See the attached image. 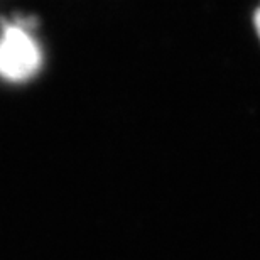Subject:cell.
I'll list each match as a JSON object with an SVG mask.
<instances>
[{
  "label": "cell",
  "mask_w": 260,
  "mask_h": 260,
  "mask_svg": "<svg viewBox=\"0 0 260 260\" xmlns=\"http://www.w3.org/2000/svg\"><path fill=\"white\" fill-rule=\"evenodd\" d=\"M48 64V51L34 14L12 12L0 17V83L14 88L27 86Z\"/></svg>",
  "instance_id": "obj_1"
},
{
  "label": "cell",
  "mask_w": 260,
  "mask_h": 260,
  "mask_svg": "<svg viewBox=\"0 0 260 260\" xmlns=\"http://www.w3.org/2000/svg\"><path fill=\"white\" fill-rule=\"evenodd\" d=\"M252 29L260 44V2L255 5V9L252 10Z\"/></svg>",
  "instance_id": "obj_2"
}]
</instances>
